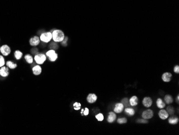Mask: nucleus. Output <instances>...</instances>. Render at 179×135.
I'll use <instances>...</instances> for the list:
<instances>
[{"label": "nucleus", "instance_id": "nucleus-13", "mask_svg": "<svg viewBox=\"0 0 179 135\" xmlns=\"http://www.w3.org/2000/svg\"><path fill=\"white\" fill-rule=\"evenodd\" d=\"M172 78V74L169 72H166L162 74V80L166 82H169Z\"/></svg>", "mask_w": 179, "mask_h": 135}, {"label": "nucleus", "instance_id": "nucleus-8", "mask_svg": "<svg viewBox=\"0 0 179 135\" xmlns=\"http://www.w3.org/2000/svg\"><path fill=\"white\" fill-rule=\"evenodd\" d=\"M153 111L151 109H147L143 112L142 116L143 118L148 120V119L152 118L153 116Z\"/></svg>", "mask_w": 179, "mask_h": 135}, {"label": "nucleus", "instance_id": "nucleus-33", "mask_svg": "<svg viewBox=\"0 0 179 135\" xmlns=\"http://www.w3.org/2000/svg\"><path fill=\"white\" fill-rule=\"evenodd\" d=\"M174 71L176 73H179V65H176L174 68Z\"/></svg>", "mask_w": 179, "mask_h": 135}, {"label": "nucleus", "instance_id": "nucleus-16", "mask_svg": "<svg viewBox=\"0 0 179 135\" xmlns=\"http://www.w3.org/2000/svg\"><path fill=\"white\" fill-rule=\"evenodd\" d=\"M25 60L27 64H32L34 61V57L30 54H26L24 56Z\"/></svg>", "mask_w": 179, "mask_h": 135}, {"label": "nucleus", "instance_id": "nucleus-22", "mask_svg": "<svg viewBox=\"0 0 179 135\" xmlns=\"http://www.w3.org/2000/svg\"><path fill=\"white\" fill-rule=\"evenodd\" d=\"M157 106L160 109L164 108L165 107V103L160 98H159L157 100Z\"/></svg>", "mask_w": 179, "mask_h": 135}, {"label": "nucleus", "instance_id": "nucleus-17", "mask_svg": "<svg viewBox=\"0 0 179 135\" xmlns=\"http://www.w3.org/2000/svg\"><path fill=\"white\" fill-rule=\"evenodd\" d=\"M5 65L6 66H7L9 68L11 69V70H14V69L17 67V64L11 60H8L5 62Z\"/></svg>", "mask_w": 179, "mask_h": 135}, {"label": "nucleus", "instance_id": "nucleus-12", "mask_svg": "<svg viewBox=\"0 0 179 135\" xmlns=\"http://www.w3.org/2000/svg\"><path fill=\"white\" fill-rule=\"evenodd\" d=\"M124 106L122 103H118L115 106V108L114 109V111L116 113H121L124 109Z\"/></svg>", "mask_w": 179, "mask_h": 135}, {"label": "nucleus", "instance_id": "nucleus-24", "mask_svg": "<svg viewBox=\"0 0 179 135\" xmlns=\"http://www.w3.org/2000/svg\"><path fill=\"white\" fill-rule=\"evenodd\" d=\"M89 114V109L88 108H84L81 109L80 111V114L81 116H87Z\"/></svg>", "mask_w": 179, "mask_h": 135}, {"label": "nucleus", "instance_id": "nucleus-28", "mask_svg": "<svg viewBox=\"0 0 179 135\" xmlns=\"http://www.w3.org/2000/svg\"><path fill=\"white\" fill-rule=\"evenodd\" d=\"M95 117L97 120L100 122L102 121L103 120V119H104V116H103V114H101V113H99V114L96 115Z\"/></svg>", "mask_w": 179, "mask_h": 135}, {"label": "nucleus", "instance_id": "nucleus-15", "mask_svg": "<svg viewBox=\"0 0 179 135\" xmlns=\"http://www.w3.org/2000/svg\"><path fill=\"white\" fill-rule=\"evenodd\" d=\"M116 118H117V115H116L115 113L112 111L109 112L107 121L108 123H113V122H114L115 121Z\"/></svg>", "mask_w": 179, "mask_h": 135}, {"label": "nucleus", "instance_id": "nucleus-2", "mask_svg": "<svg viewBox=\"0 0 179 135\" xmlns=\"http://www.w3.org/2000/svg\"><path fill=\"white\" fill-rule=\"evenodd\" d=\"M40 41L43 43H48L52 40L51 31H45L40 34L39 36Z\"/></svg>", "mask_w": 179, "mask_h": 135}, {"label": "nucleus", "instance_id": "nucleus-19", "mask_svg": "<svg viewBox=\"0 0 179 135\" xmlns=\"http://www.w3.org/2000/svg\"><path fill=\"white\" fill-rule=\"evenodd\" d=\"M138 98L136 96H132L129 100V103L130 105L131 106H136L138 105Z\"/></svg>", "mask_w": 179, "mask_h": 135}, {"label": "nucleus", "instance_id": "nucleus-23", "mask_svg": "<svg viewBox=\"0 0 179 135\" xmlns=\"http://www.w3.org/2000/svg\"><path fill=\"white\" fill-rule=\"evenodd\" d=\"M164 100L167 104H171V103L173 102V99L172 96L170 95H166L164 98Z\"/></svg>", "mask_w": 179, "mask_h": 135}, {"label": "nucleus", "instance_id": "nucleus-4", "mask_svg": "<svg viewBox=\"0 0 179 135\" xmlns=\"http://www.w3.org/2000/svg\"><path fill=\"white\" fill-rule=\"evenodd\" d=\"M45 54L47 56V58L48 57V60L51 62H55L58 58V54L55 50H49L46 52Z\"/></svg>", "mask_w": 179, "mask_h": 135}, {"label": "nucleus", "instance_id": "nucleus-6", "mask_svg": "<svg viewBox=\"0 0 179 135\" xmlns=\"http://www.w3.org/2000/svg\"><path fill=\"white\" fill-rule=\"evenodd\" d=\"M40 42L41 41L39 36L37 35L31 37L29 39L30 45L32 47H36L38 46L40 44Z\"/></svg>", "mask_w": 179, "mask_h": 135}, {"label": "nucleus", "instance_id": "nucleus-20", "mask_svg": "<svg viewBox=\"0 0 179 135\" xmlns=\"http://www.w3.org/2000/svg\"><path fill=\"white\" fill-rule=\"evenodd\" d=\"M126 114L129 116H134L135 114V110L133 108H129V107H127L124 110Z\"/></svg>", "mask_w": 179, "mask_h": 135}, {"label": "nucleus", "instance_id": "nucleus-27", "mask_svg": "<svg viewBox=\"0 0 179 135\" xmlns=\"http://www.w3.org/2000/svg\"><path fill=\"white\" fill-rule=\"evenodd\" d=\"M5 65V60L3 55H0V67L3 66Z\"/></svg>", "mask_w": 179, "mask_h": 135}, {"label": "nucleus", "instance_id": "nucleus-11", "mask_svg": "<svg viewBox=\"0 0 179 135\" xmlns=\"http://www.w3.org/2000/svg\"><path fill=\"white\" fill-rule=\"evenodd\" d=\"M143 104L146 108H149L152 105V100L149 97L144 98L143 100Z\"/></svg>", "mask_w": 179, "mask_h": 135}, {"label": "nucleus", "instance_id": "nucleus-10", "mask_svg": "<svg viewBox=\"0 0 179 135\" xmlns=\"http://www.w3.org/2000/svg\"><path fill=\"white\" fill-rule=\"evenodd\" d=\"M97 100V96L95 94L93 93H90L87 95L86 98V100L88 103L92 104L96 102Z\"/></svg>", "mask_w": 179, "mask_h": 135}, {"label": "nucleus", "instance_id": "nucleus-31", "mask_svg": "<svg viewBox=\"0 0 179 135\" xmlns=\"http://www.w3.org/2000/svg\"><path fill=\"white\" fill-rule=\"evenodd\" d=\"M57 43H51V45H50V47H51V49H53V50H56L58 48V45H57Z\"/></svg>", "mask_w": 179, "mask_h": 135}, {"label": "nucleus", "instance_id": "nucleus-30", "mask_svg": "<svg viewBox=\"0 0 179 135\" xmlns=\"http://www.w3.org/2000/svg\"><path fill=\"white\" fill-rule=\"evenodd\" d=\"M167 111L168 114L173 115L174 113V109L172 106H168L167 107Z\"/></svg>", "mask_w": 179, "mask_h": 135}, {"label": "nucleus", "instance_id": "nucleus-5", "mask_svg": "<svg viewBox=\"0 0 179 135\" xmlns=\"http://www.w3.org/2000/svg\"><path fill=\"white\" fill-rule=\"evenodd\" d=\"M0 52L4 56H8L11 52L10 47L7 44H4L0 46Z\"/></svg>", "mask_w": 179, "mask_h": 135}, {"label": "nucleus", "instance_id": "nucleus-25", "mask_svg": "<svg viewBox=\"0 0 179 135\" xmlns=\"http://www.w3.org/2000/svg\"><path fill=\"white\" fill-rule=\"evenodd\" d=\"M81 105L80 102H76L73 104V107L75 110H79L81 109Z\"/></svg>", "mask_w": 179, "mask_h": 135}, {"label": "nucleus", "instance_id": "nucleus-7", "mask_svg": "<svg viewBox=\"0 0 179 135\" xmlns=\"http://www.w3.org/2000/svg\"><path fill=\"white\" fill-rule=\"evenodd\" d=\"M10 72H9V68L7 66H3L1 67H0V76L3 78H7L8 77Z\"/></svg>", "mask_w": 179, "mask_h": 135}, {"label": "nucleus", "instance_id": "nucleus-1", "mask_svg": "<svg viewBox=\"0 0 179 135\" xmlns=\"http://www.w3.org/2000/svg\"><path fill=\"white\" fill-rule=\"evenodd\" d=\"M51 32L52 33V40L54 42L61 43L64 39V33L61 30L55 29Z\"/></svg>", "mask_w": 179, "mask_h": 135}, {"label": "nucleus", "instance_id": "nucleus-9", "mask_svg": "<svg viewBox=\"0 0 179 135\" xmlns=\"http://www.w3.org/2000/svg\"><path fill=\"white\" fill-rule=\"evenodd\" d=\"M42 69L41 66L40 65H36L32 67V71L33 72V74L36 75V76H38V75H40L42 73Z\"/></svg>", "mask_w": 179, "mask_h": 135}, {"label": "nucleus", "instance_id": "nucleus-32", "mask_svg": "<svg viewBox=\"0 0 179 135\" xmlns=\"http://www.w3.org/2000/svg\"><path fill=\"white\" fill-rule=\"evenodd\" d=\"M137 123H148V121H147L146 119H138L136 121Z\"/></svg>", "mask_w": 179, "mask_h": 135}, {"label": "nucleus", "instance_id": "nucleus-14", "mask_svg": "<svg viewBox=\"0 0 179 135\" xmlns=\"http://www.w3.org/2000/svg\"><path fill=\"white\" fill-rule=\"evenodd\" d=\"M159 116L162 120H166L168 117L169 114L167 111L164 109H161L159 112Z\"/></svg>", "mask_w": 179, "mask_h": 135}, {"label": "nucleus", "instance_id": "nucleus-21", "mask_svg": "<svg viewBox=\"0 0 179 135\" xmlns=\"http://www.w3.org/2000/svg\"><path fill=\"white\" fill-rule=\"evenodd\" d=\"M179 122V118L176 117V116H171L170 118L168 119V122L169 124H172V125H175L177 124Z\"/></svg>", "mask_w": 179, "mask_h": 135}, {"label": "nucleus", "instance_id": "nucleus-18", "mask_svg": "<svg viewBox=\"0 0 179 135\" xmlns=\"http://www.w3.org/2000/svg\"><path fill=\"white\" fill-rule=\"evenodd\" d=\"M23 53L20 50H17L14 52V56L17 60H20L21 58L23 57Z\"/></svg>", "mask_w": 179, "mask_h": 135}, {"label": "nucleus", "instance_id": "nucleus-3", "mask_svg": "<svg viewBox=\"0 0 179 135\" xmlns=\"http://www.w3.org/2000/svg\"><path fill=\"white\" fill-rule=\"evenodd\" d=\"M47 60V56L42 53H38L34 56V61L38 65H43Z\"/></svg>", "mask_w": 179, "mask_h": 135}, {"label": "nucleus", "instance_id": "nucleus-26", "mask_svg": "<svg viewBox=\"0 0 179 135\" xmlns=\"http://www.w3.org/2000/svg\"><path fill=\"white\" fill-rule=\"evenodd\" d=\"M121 103L123 105L124 107H125L126 108L128 107V106H129V101L128 98H124L122 99Z\"/></svg>", "mask_w": 179, "mask_h": 135}, {"label": "nucleus", "instance_id": "nucleus-29", "mask_svg": "<svg viewBox=\"0 0 179 135\" xmlns=\"http://www.w3.org/2000/svg\"><path fill=\"white\" fill-rule=\"evenodd\" d=\"M117 122H118V123L119 124H124V123H127V118L125 117L119 118V119H118Z\"/></svg>", "mask_w": 179, "mask_h": 135}, {"label": "nucleus", "instance_id": "nucleus-34", "mask_svg": "<svg viewBox=\"0 0 179 135\" xmlns=\"http://www.w3.org/2000/svg\"><path fill=\"white\" fill-rule=\"evenodd\" d=\"M179 95H178V96H177V101H178V102H179Z\"/></svg>", "mask_w": 179, "mask_h": 135}]
</instances>
